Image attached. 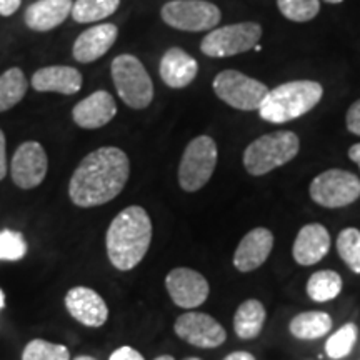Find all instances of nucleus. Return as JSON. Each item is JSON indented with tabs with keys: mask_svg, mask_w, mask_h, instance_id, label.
Wrapping results in <instances>:
<instances>
[{
	"mask_svg": "<svg viewBox=\"0 0 360 360\" xmlns=\"http://www.w3.org/2000/svg\"><path fill=\"white\" fill-rule=\"evenodd\" d=\"M6 146H7V143H6V135H4L2 130H0V180L6 179V175L8 172Z\"/></svg>",
	"mask_w": 360,
	"mask_h": 360,
	"instance_id": "obj_34",
	"label": "nucleus"
},
{
	"mask_svg": "<svg viewBox=\"0 0 360 360\" xmlns=\"http://www.w3.org/2000/svg\"><path fill=\"white\" fill-rule=\"evenodd\" d=\"M323 87L314 80H294L269 90L262 105L260 119L269 124H285L299 119L322 101Z\"/></svg>",
	"mask_w": 360,
	"mask_h": 360,
	"instance_id": "obj_3",
	"label": "nucleus"
},
{
	"mask_svg": "<svg viewBox=\"0 0 360 360\" xmlns=\"http://www.w3.org/2000/svg\"><path fill=\"white\" fill-rule=\"evenodd\" d=\"M337 254L354 274L360 276V231L347 227L339 232L335 240Z\"/></svg>",
	"mask_w": 360,
	"mask_h": 360,
	"instance_id": "obj_28",
	"label": "nucleus"
},
{
	"mask_svg": "<svg viewBox=\"0 0 360 360\" xmlns=\"http://www.w3.org/2000/svg\"><path fill=\"white\" fill-rule=\"evenodd\" d=\"M154 360H175L172 355H159V357H155Z\"/></svg>",
	"mask_w": 360,
	"mask_h": 360,
	"instance_id": "obj_39",
	"label": "nucleus"
},
{
	"mask_svg": "<svg viewBox=\"0 0 360 360\" xmlns=\"http://www.w3.org/2000/svg\"><path fill=\"white\" fill-rule=\"evenodd\" d=\"M262 37V27L257 22H240L219 27L209 32L200 42V51L207 57H232L249 52Z\"/></svg>",
	"mask_w": 360,
	"mask_h": 360,
	"instance_id": "obj_9",
	"label": "nucleus"
},
{
	"mask_svg": "<svg viewBox=\"0 0 360 360\" xmlns=\"http://www.w3.org/2000/svg\"><path fill=\"white\" fill-rule=\"evenodd\" d=\"M22 360H70L69 349L62 344L34 339L25 345Z\"/></svg>",
	"mask_w": 360,
	"mask_h": 360,
	"instance_id": "obj_30",
	"label": "nucleus"
},
{
	"mask_svg": "<svg viewBox=\"0 0 360 360\" xmlns=\"http://www.w3.org/2000/svg\"><path fill=\"white\" fill-rule=\"evenodd\" d=\"M278 11L292 22H310L321 12V0H277Z\"/></svg>",
	"mask_w": 360,
	"mask_h": 360,
	"instance_id": "obj_29",
	"label": "nucleus"
},
{
	"mask_svg": "<svg viewBox=\"0 0 360 360\" xmlns=\"http://www.w3.org/2000/svg\"><path fill=\"white\" fill-rule=\"evenodd\" d=\"M162 20L169 27L186 32L210 30L220 22V8L205 0H172L160 11Z\"/></svg>",
	"mask_w": 360,
	"mask_h": 360,
	"instance_id": "obj_10",
	"label": "nucleus"
},
{
	"mask_svg": "<svg viewBox=\"0 0 360 360\" xmlns=\"http://www.w3.org/2000/svg\"><path fill=\"white\" fill-rule=\"evenodd\" d=\"M120 0H77L72 7V19L79 24H92L103 20L117 12Z\"/></svg>",
	"mask_w": 360,
	"mask_h": 360,
	"instance_id": "obj_26",
	"label": "nucleus"
},
{
	"mask_svg": "<svg viewBox=\"0 0 360 360\" xmlns=\"http://www.w3.org/2000/svg\"><path fill=\"white\" fill-rule=\"evenodd\" d=\"M342 289H344V281H342L340 274L328 269L314 272L305 283V292H307L309 299L317 304H326L337 299Z\"/></svg>",
	"mask_w": 360,
	"mask_h": 360,
	"instance_id": "obj_24",
	"label": "nucleus"
},
{
	"mask_svg": "<svg viewBox=\"0 0 360 360\" xmlns=\"http://www.w3.org/2000/svg\"><path fill=\"white\" fill-rule=\"evenodd\" d=\"M109 360H146L143 355L135 350L130 345H124V347H119L117 350H114L110 355Z\"/></svg>",
	"mask_w": 360,
	"mask_h": 360,
	"instance_id": "obj_33",
	"label": "nucleus"
},
{
	"mask_svg": "<svg viewBox=\"0 0 360 360\" xmlns=\"http://www.w3.org/2000/svg\"><path fill=\"white\" fill-rule=\"evenodd\" d=\"M27 254V242L22 232L4 229L0 231V260L4 262H17Z\"/></svg>",
	"mask_w": 360,
	"mask_h": 360,
	"instance_id": "obj_31",
	"label": "nucleus"
},
{
	"mask_svg": "<svg viewBox=\"0 0 360 360\" xmlns=\"http://www.w3.org/2000/svg\"><path fill=\"white\" fill-rule=\"evenodd\" d=\"M75 360H97V359H94V357H89V355H80V357H77Z\"/></svg>",
	"mask_w": 360,
	"mask_h": 360,
	"instance_id": "obj_40",
	"label": "nucleus"
},
{
	"mask_svg": "<svg viewBox=\"0 0 360 360\" xmlns=\"http://www.w3.org/2000/svg\"><path fill=\"white\" fill-rule=\"evenodd\" d=\"M299 150L300 139L292 130L260 135L244 150V167L254 177H262L294 160Z\"/></svg>",
	"mask_w": 360,
	"mask_h": 360,
	"instance_id": "obj_4",
	"label": "nucleus"
},
{
	"mask_svg": "<svg viewBox=\"0 0 360 360\" xmlns=\"http://www.w3.org/2000/svg\"><path fill=\"white\" fill-rule=\"evenodd\" d=\"M349 159L352 160L354 164H357V167L360 169V142L354 143V146L349 148Z\"/></svg>",
	"mask_w": 360,
	"mask_h": 360,
	"instance_id": "obj_37",
	"label": "nucleus"
},
{
	"mask_svg": "<svg viewBox=\"0 0 360 360\" xmlns=\"http://www.w3.org/2000/svg\"><path fill=\"white\" fill-rule=\"evenodd\" d=\"M217 143L209 135H199L184 150L179 165V184L182 191L197 192L212 179L217 167Z\"/></svg>",
	"mask_w": 360,
	"mask_h": 360,
	"instance_id": "obj_6",
	"label": "nucleus"
},
{
	"mask_svg": "<svg viewBox=\"0 0 360 360\" xmlns=\"http://www.w3.org/2000/svg\"><path fill=\"white\" fill-rule=\"evenodd\" d=\"M267 321L265 305L257 299H247L238 305L233 315V330L242 340L257 339Z\"/></svg>",
	"mask_w": 360,
	"mask_h": 360,
	"instance_id": "obj_22",
	"label": "nucleus"
},
{
	"mask_svg": "<svg viewBox=\"0 0 360 360\" xmlns=\"http://www.w3.org/2000/svg\"><path fill=\"white\" fill-rule=\"evenodd\" d=\"M184 360H202V359H199V357H187V359H184Z\"/></svg>",
	"mask_w": 360,
	"mask_h": 360,
	"instance_id": "obj_42",
	"label": "nucleus"
},
{
	"mask_svg": "<svg viewBox=\"0 0 360 360\" xmlns=\"http://www.w3.org/2000/svg\"><path fill=\"white\" fill-rule=\"evenodd\" d=\"M179 339L199 349H217L227 340V332L217 319L204 312H186L174 323Z\"/></svg>",
	"mask_w": 360,
	"mask_h": 360,
	"instance_id": "obj_11",
	"label": "nucleus"
},
{
	"mask_svg": "<svg viewBox=\"0 0 360 360\" xmlns=\"http://www.w3.org/2000/svg\"><path fill=\"white\" fill-rule=\"evenodd\" d=\"M310 199L326 209H342L360 199V179L344 169H328L314 177Z\"/></svg>",
	"mask_w": 360,
	"mask_h": 360,
	"instance_id": "obj_7",
	"label": "nucleus"
},
{
	"mask_svg": "<svg viewBox=\"0 0 360 360\" xmlns=\"http://www.w3.org/2000/svg\"><path fill=\"white\" fill-rule=\"evenodd\" d=\"M22 0H0V15L8 17L19 11Z\"/></svg>",
	"mask_w": 360,
	"mask_h": 360,
	"instance_id": "obj_35",
	"label": "nucleus"
},
{
	"mask_svg": "<svg viewBox=\"0 0 360 360\" xmlns=\"http://www.w3.org/2000/svg\"><path fill=\"white\" fill-rule=\"evenodd\" d=\"M212 87L220 101L244 112L259 110L269 92L267 85L238 70H222L214 79Z\"/></svg>",
	"mask_w": 360,
	"mask_h": 360,
	"instance_id": "obj_8",
	"label": "nucleus"
},
{
	"mask_svg": "<svg viewBox=\"0 0 360 360\" xmlns=\"http://www.w3.org/2000/svg\"><path fill=\"white\" fill-rule=\"evenodd\" d=\"M27 94V80L19 67H12L0 75V112L15 107Z\"/></svg>",
	"mask_w": 360,
	"mask_h": 360,
	"instance_id": "obj_25",
	"label": "nucleus"
},
{
	"mask_svg": "<svg viewBox=\"0 0 360 360\" xmlns=\"http://www.w3.org/2000/svg\"><path fill=\"white\" fill-rule=\"evenodd\" d=\"M4 305H6V294H4V290L0 289V310L4 309Z\"/></svg>",
	"mask_w": 360,
	"mask_h": 360,
	"instance_id": "obj_38",
	"label": "nucleus"
},
{
	"mask_svg": "<svg viewBox=\"0 0 360 360\" xmlns=\"http://www.w3.org/2000/svg\"><path fill=\"white\" fill-rule=\"evenodd\" d=\"M119 37V29L115 24H102L90 27L75 39L74 42V58L80 64H90L97 58L105 56L109 49L115 44Z\"/></svg>",
	"mask_w": 360,
	"mask_h": 360,
	"instance_id": "obj_18",
	"label": "nucleus"
},
{
	"mask_svg": "<svg viewBox=\"0 0 360 360\" xmlns=\"http://www.w3.org/2000/svg\"><path fill=\"white\" fill-rule=\"evenodd\" d=\"M345 125H347L349 132L354 135H359L360 137V98L355 101L350 109L347 110V115H345Z\"/></svg>",
	"mask_w": 360,
	"mask_h": 360,
	"instance_id": "obj_32",
	"label": "nucleus"
},
{
	"mask_svg": "<svg viewBox=\"0 0 360 360\" xmlns=\"http://www.w3.org/2000/svg\"><path fill=\"white\" fill-rule=\"evenodd\" d=\"M117 114L115 98L107 90H97L80 101L72 110V119L80 129H101Z\"/></svg>",
	"mask_w": 360,
	"mask_h": 360,
	"instance_id": "obj_17",
	"label": "nucleus"
},
{
	"mask_svg": "<svg viewBox=\"0 0 360 360\" xmlns=\"http://www.w3.org/2000/svg\"><path fill=\"white\" fill-rule=\"evenodd\" d=\"M65 307L72 317L85 327H102L109 319L105 300L89 287H74L67 292Z\"/></svg>",
	"mask_w": 360,
	"mask_h": 360,
	"instance_id": "obj_15",
	"label": "nucleus"
},
{
	"mask_svg": "<svg viewBox=\"0 0 360 360\" xmlns=\"http://www.w3.org/2000/svg\"><path fill=\"white\" fill-rule=\"evenodd\" d=\"M334 321L323 310H307L290 319L289 332L299 340H317L332 330Z\"/></svg>",
	"mask_w": 360,
	"mask_h": 360,
	"instance_id": "obj_23",
	"label": "nucleus"
},
{
	"mask_svg": "<svg viewBox=\"0 0 360 360\" xmlns=\"http://www.w3.org/2000/svg\"><path fill=\"white\" fill-rule=\"evenodd\" d=\"M112 80L117 94L130 109L142 110L154 98V84L146 67L135 56L122 53L112 60Z\"/></svg>",
	"mask_w": 360,
	"mask_h": 360,
	"instance_id": "obj_5",
	"label": "nucleus"
},
{
	"mask_svg": "<svg viewBox=\"0 0 360 360\" xmlns=\"http://www.w3.org/2000/svg\"><path fill=\"white\" fill-rule=\"evenodd\" d=\"M72 0H37L25 11V25L35 32H49L64 24L70 15Z\"/></svg>",
	"mask_w": 360,
	"mask_h": 360,
	"instance_id": "obj_21",
	"label": "nucleus"
},
{
	"mask_svg": "<svg viewBox=\"0 0 360 360\" xmlns=\"http://www.w3.org/2000/svg\"><path fill=\"white\" fill-rule=\"evenodd\" d=\"M274 233L267 227H255L247 232L233 252V267L238 272L249 274L267 262L274 249Z\"/></svg>",
	"mask_w": 360,
	"mask_h": 360,
	"instance_id": "obj_14",
	"label": "nucleus"
},
{
	"mask_svg": "<svg viewBox=\"0 0 360 360\" xmlns=\"http://www.w3.org/2000/svg\"><path fill=\"white\" fill-rule=\"evenodd\" d=\"M323 2H327V4H334V6H335V4H342V2H344V0H323Z\"/></svg>",
	"mask_w": 360,
	"mask_h": 360,
	"instance_id": "obj_41",
	"label": "nucleus"
},
{
	"mask_svg": "<svg viewBox=\"0 0 360 360\" xmlns=\"http://www.w3.org/2000/svg\"><path fill=\"white\" fill-rule=\"evenodd\" d=\"M332 238L326 225L317 222L305 224L300 227L292 245V257L302 267H310L326 259Z\"/></svg>",
	"mask_w": 360,
	"mask_h": 360,
	"instance_id": "obj_16",
	"label": "nucleus"
},
{
	"mask_svg": "<svg viewBox=\"0 0 360 360\" xmlns=\"http://www.w3.org/2000/svg\"><path fill=\"white\" fill-rule=\"evenodd\" d=\"M224 360H257L254 354L245 352V350H236V352L229 354Z\"/></svg>",
	"mask_w": 360,
	"mask_h": 360,
	"instance_id": "obj_36",
	"label": "nucleus"
},
{
	"mask_svg": "<svg viewBox=\"0 0 360 360\" xmlns=\"http://www.w3.org/2000/svg\"><path fill=\"white\" fill-rule=\"evenodd\" d=\"M165 289L177 307L192 310L209 299V281L197 270L188 267L172 269L165 277Z\"/></svg>",
	"mask_w": 360,
	"mask_h": 360,
	"instance_id": "obj_12",
	"label": "nucleus"
},
{
	"mask_svg": "<svg viewBox=\"0 0 360 360\" xmlns=\"http://www.w3.org/2000/svg\"><path fill=\"white\" fill-rule=\"evenodd\" d=\"M49 169L47 152L39 142L20 143L12 157L11 175L17 187L30 191L44 182Z\"/></svg>",
	"mask_w": 360,
	"mask_h": 360,
	"instance_id": "obj_13",
	"label": "nucleus"
},
{
	"mask_svg": "<svg viewBox=\"0 0 360 360\" xmlns=\"http://www.w3.org/2000/svg\"><path fill=\"white\" fill-rule=\"evenodd\" d=\"M357 323L347 322L337 328L334 334H330V337L326 340V347H323V350H326V355L330 360H342L352 354L355 344H357Z\"/></svg>",
	"mask_w": 360,
	"mask_h": 360,
	"instance_id": "obj_27",
	"label": "nucleus"
},
{
	"mask_svg": "<svg viewBox=\"0 0 360 360\" xmlns=\"http://www.w3.org/2000/svg\"><path fill=\"white\" fill-rule=\"evenodd\" d=\"M32 87L37 92H58L74 96L82 89V74L74 67L52 65L39 69L32 77Z\"/></svg>",
	"mask_w": 360,
	"mask_h": 360,
	"instance_id": "obj_20",
	"label": "nucleus"
},
{
	"mask_svg": "<svg viewBox=\"0 0 360 360\" xmlns=\"http://www.w3.org/2000/svg\"><path fill=\"white\" fill-rule=\"evenodd\" d=\"M152 220L141 205H130L115 215L105 236L107 255L117 270H132L150 249Z\"/></svg>",
	"mask_w": 360,
	"mask_h": 360,
	"instance_id": "obj_2",
	"label": "nucleus"
},
{
	"mask_svg": "<svg viewBox=\"0 0 360 360\" xmlns=\"http://www.w3.org/2000/svg\"><path fill=\"white\" fill-rule=\"evenodd\" d=\"M160 79L170 89H184L193 82L199 72V64L184 49L172 47L160 60Z\"/></svg>",
	"mask_w": 360,
	"mask_h": 360,
	"instance_id": "obj_19",
	"label": "nucleus"
},
{
	"mask_svg": "<svg viewBox=\"0 0 360 360\" xmlns=\"http://www.w3.org/2000/svg\"><path fill=\"white\" fill-rule=\"evenodd\" d=\"M129 175L130 160L122 148H97L90 152L72 174L70 200L82 209L107 204L124 191Z\"/></svg>",
	"mask_w": 360,
	"mask_h": 360,
	"instance_id": "obj_1",
	"label": "nucleus"
}]
</instances>
